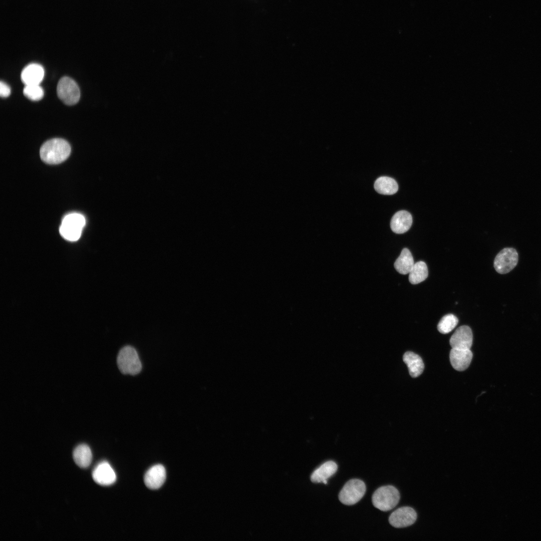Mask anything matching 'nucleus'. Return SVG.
<instances>
[{
    "mask_svg": "<svg viewBox=\"0 0 541 541\" xmlns=\"http://www.w3.org/2000/svg\"><path fill=\"white\" fill-rule=\"evenodd\" d=\"M71 146L65 140L54 138L45 142L41 146L40 155L46 163L57 164L65 161L70 155Z\"/></svg>",
    "mask_w": 541,
    "mask_h": 541,
    "instance_id": "obj_1",
    "label": "nucleus"
},
{
    "mask_svg": "<svg viewBox=\"0 0 541 541\" xmlns=\"http://www.w3.org/2000/svg\"><path fill=\"white\" fill-rule=\"evenodd\" d=\"M117 363L123 374L135 375L142 370V364L137 351L131 346L123 347L119 352Z\"/></svg>",
    "mask_w": 541,
    "mask_h": 541,
    "instance_id": "obj_2",
    "label": "nucleus"
},
{
    "mask_svg": "<svg viewBox=\"0 0 541 541\" xmlns=\"http://www.w3.org/2000/svg\"><path fill=\"white\" fill-rule=\"evenodd\" d=\"M400 494L398 490L392 485L382 486L378 488L372 497L373 505L379 510L387 511L394 508L398 503Z\"/></svg>",
    "mask_w": 541,
    "mask_h": 541,
    "instance_id": "obj_3",
    "label": "nucleus"
},
{
    "mask_svg": "<svg viewBox=\"0 0 541 541\" xmlns=\"http://www.w3.org/2000/svg\"><path fill=\"white\" fill-rule=\"evenodd\" d=\"M85 224V218L81 214H69L62 220L59 228L60 233L62 237L69 241H76L80 238Z\"/></svg>",
    "mask_w": 541,
    "mask_h": 541,
    "instance_id": "obj_4",
    "label": "nucleus"
},
{
    "mask_svg": "<svg viewBox=\"0 0 541 541\" xmlns=\"http://www.w3.org/2000/svg\"><path fill=\"white\" fill-rule=\"evenodd\" d=\"M366 490L365 483L359 479H352L344 485L339 494L341 503L347 505L358 502L364 495Z\"/></svg>",
    "mask_w": 541,
    "mask_h": 541,
    "instance_id": "obj_5",
    "label": "nucleus"
},
{
    "mask_svg": "<svg viewBox=\"0 0 541 541\" xmlns=\"http://www.w3.org/2000/svg\"><path fill=\"white\" fill-rule=\"evenodd\" d=\"M57 91L60 99L66 105H74L79 100V88L75 81L71 78L62 77L58 83Z\"/></svg>",
    "mask_w": 541,
    "mask_h": 541,
    "instance_id": "obj_6",
    "label": "nucleus"
},
{
    "mask_svg": "<svg viewBox=\"0 0 541 541\" xmlns=\"http://www.w3.org/2000/svg\"><path fill=\"white\" fill-rule=\"evenodd\" d=\"M518 255L517 251L512 247L502 249L495 256L493 265L499 274H505L512 270L517 265Z\"/></svg>",
    "mask_w": 541,
    "mask_h": 541,
    "instance_id": "obj_7",
    "label": "nucleus"
},
{
    "mask_svg": "<svg viewBox=\"0 0 541 541\" xmlns=\"http://www.w3.org/2000/svg\"><path fill=\"white\" fill-rule=\"evenodd\" d=\"M417 513L410 506H402L394 510L389 516L390 524L396 528H403L412 525L416 520Z\"/></svg>",
    "mask_w": 541,
    "mask_h": 541,
    "instance_id": "obj_8",
    "label": "nucleus"
},
{
    "mask_svg": "<svg viewBox=\"0 0 541 541\" xmlns=\"http://www.w3.org/2000/svg\"><path fill=\"white\" fill-rule=\"evenodd\" d=\"M472 332L467 326L458 327L451 336L449 343L452 348L470 349L472 345Z\"/></svg>",
    "mask_w": 541,
    "mask_h": 541,
    "instance_id": "obj_9",
    "label": "nucleus"
},
{
    "mask_svg": "<svg viewBox=\"0 0 541 541\" xmlns=\"http://www.w3.org/2000/svg\"><path fill=\"white\" fill-rule=\"evenodd\" d=\"M94 480L102 485H110L113 484L116 480V473L107 461L99 463L92 472Z\"/></svg>",
    "mask_w": 541,
    "mask_h": 541,
    "instance_id": "obj_10",
    "label": "nucleus"
},
{
    "mask_svg": "<svg viewBox=\"0 0 541 541\" xmlns=\"http://www.w3.org/2000/svg\"><path fill=\"white\" fill-rule=\"evenodd\" d=\"M473 357L470 349L452 348L449 354L450 363L457 371H462L469 366Z\"/></svg>",
    "mask_w": 541,
    "mask_h": 541,
    "instance_id": "obj_11",
    "label": "nucleus"
},
{
    "mask_svg": "<svg viewBox=\"0 0 541 541\" xmlns=\"http://www.w3.org/2000/svg\"><path fill=\"white\" fill-rule=\"evenodd\" d=\"M166 477L164 467L161 464L155 465L146 471L144 478V483L148 488L157 489L163 484Z\"/></svg>",
    "mask_w": 541,
    "mask_h": 541,
    "instance_id": "obj_12",
    "label": "nucleus"
},
{
    "mask_svg": "<svg viewBox=\"0 0 541 541\" xmlns=\"http://www.w3.org/2000/svg\"><path fill=\"white\" fill-rule=\"evenodd\" d=\"M44 77L43 67L38 64H30L21 73V80L25 85H39Z\"/></svg>",
    "mask_w": 541,
    "mask_h": 541,
    "instance_id": "obj_13",
    "label": "nucleus"
},
{
    "mask_svg": "<svg viewBox=\"0 0 541 541\" xmlns=\"http://www.w3.org/2000/svg\"><path fill=\"white\" fill-rule=\"evenodd\" d=\"M412 224L411 214L406 210L396 212L391 218L390 227L392 230L397 234L407 231Z\"/></svg>",
    "mask_w": 541,
    "mask_h": 541,
    "instance_id": "obj_14",
    "label": "nucleus"
},
{
    "mask_svg": "<svg viewBox=\"0 0 541 541\" xmlns=\"http://www.w3.org/2000/svg\"><path fill=\"white\" fill-rule=\"evenodd\" d=\"M338 466L333 461H328L315 469L311 475V480L314 483H327V479L337 471Z\"/></svg>",
    "mask_w": 541,
    "mask_h": 541,
    "instance_id": "obj_15",
    "label": "nucleus"
},
{
    "mask_svg": "<svg viewBox=\"0 0 541 541\" xmlns=\"http://www.w3.org/2000/svg\"><path fill=\"white\" fill-rule=\"evenodd\" d=\"M403 360L407 366L409 374L412 377H417L422 373L424 365L422 359L418 355L411 351H407L403 355Z\"/></svg>",
    "mask_w": 541,
    "mask_h": 541,
    "instance_id": "obj_16",
    "label": "nucleus"
},
{
    "mask_svg": "<svg viewBox=\"0 0 541 541\" xmlns=\"http://www.w3.org/2000/svg\"><path fill=\"white\" fill-rule=\"evenodd\" d=\"M413 256L410 251L404 248L394 262L395 269L402 275L409 274L414 264Z\"/></svg>",
    "mask_w": 541,
    "mask_h": 541,
    "instance_id": "obj_17",
    "label": "nucleus"
},
{
    "mask_svg": "<svg viewBox=\"0 0 541 541\" xmlns=\"http://www.w3.org/2000/svg\"><path fill=\"white\" fill-rule=\"evenodd\" d=\"M374 186L378 193L384 195L394 194L398 189L396 181L393 178L388 176H381L377 178Z\"/></svg>",
    "mask_w": 541,
    "mask_h": 541,
    "instance_id": "obj_18",
    "label": "nucleus"
},
{
    "mask_svg": "<svg viewBox=\"0 0 541 541\" xmlns=\"http://www.w3.org/2000/svg\"><path fill=\"white\" fill-rule=\"evenodd\" d=\"M73 458L75 462L80 467H88L92 460V454L90 447L85 444L78 445L73 451Z\"/></svg>",
    "mask_w": 541,
    "mask_h": 541,
    "instance_id": "obj_19",
    "label": "nucleus"
},
{
    "mask_svg": "<svg viewBox=\"0 0 541 541\" xmlns=\"http://www.w3.org/2000/svg\"><path fill=\"white\" fill-rule=\"evenodd\" d=\"M428 272L426 264L423 261H419L414 263L409 273V282L413 285L419 284L424 281L428 277Z\"/></svg>",
    "mask_w": 541,
    "mask_h": 541,
    "instance_id": "obj_20",
    "label": "nucleus"
},
{
    "mask_svg": "<svg viewBox=\"0 0 541 541\" xmlns=\"http://www.w3.org/2000/svg\"><path fill=\"white\" fill-rule=\"evenodd\" d=\"M458 322L457 318L452 314L444 316L437 325L438 331L442 334H447L455 328Z\"/></svg>",
    "mask_w": 541,
    "mask_h": 541,
    "instance_id": "obj_21",
    "label": "nucleus"
},
{
    "mask_svg": "<svg viewBox=\"0 0 541 541\" xmlns=\"http://www.w3.org/2000/svg\"><path fill=\"white\" fill-rule=\"evenodd\" d=\"M23 93L28 99L32 101H38L44 96V90L40 85H25Z\"/></svg>",
    "mask_w": 541,
    "mask_h": 541,
    "instance_id": "obj_22",
    "label": "nucleus"
},
{
    "mask_svg": "<svg viewBox=\"0 0 541 541\" xmlns=\"http://www.w3.org/2000/svg\"><path fill=\"white\" fill-rule=\"evenodd\" d=\"M11 93L10 87L5 82L1 81L0 83V95L2 97H8Z\"/></svg>",
    "mask_w": 541,
    "mask_h": 541,
    "instance_id": "obj_23",
    "label": "nucleus"
}]
</instances>
